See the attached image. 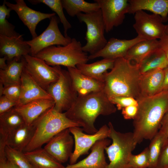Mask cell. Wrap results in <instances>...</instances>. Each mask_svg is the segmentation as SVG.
<instances>
[{"mask_svg":"<svg viewBox=\"0 0 168 168\" xmlns=\"http://www.w3.org/2000/svg\"><path fill=\"white\" fill-rule=\"evenodd\" d=\"M35 128L32 124L24 123L12 132L7 137L6 145L23 152L29 144L34 134Z\"/></svg>","mask_w":168,"mask_h":168,"instance_id":"cb8c5ba5","label":"cell"},{"mask_svg":"<svg viewBox=\"0 0 168 168\" xmlns=\"http://www.w3.org/2000/svg\"><path fill=\"white\" fill-rule=\"evenodd\" d=\"M7 6L17 14L20 19L28 28L32 39L37 36L36 29L37 24L46 19H50L55 16V13H46L36 11L28 7L23 0H15L13 4L5 1Z\"/></svg>","mask_w":168,"mask_h":168,"instance_id":"9a60e30c","label":"cell"},{"mask_svg":"<svg viewBox=\"0 0 168 168\" xmlns=\"http://www.w3.org/2000/svg\"><path fill=\"white\" fill-rule=\"evenodd\" d=\"M5 86L3 84L0 82V97L3 95Z\"/></svg>","mask_w":168,"mask_h":168,"instance_id":"c3c4849f","label":"cell"},{"mask_svg":"<svg viewBox=\"0 0 168 168\" xmlns=\"http://www.w3.org/2000/svg\"><path fill=\"white\" fill-rule=\"evenodd\" d=\"M164 78L161 92L162 91H168V67L164 69Z\"/></svg>","mask_w":168,"mask_h":168,"instance_id":"ee69618b","label":"cell"},{"mask_svg":"<svg viewBox=\"0 0 168 168\" xmlns=\"http://www.w3.org/2000/svg\"><path fill=\"white\" fill-rule=\"evenodd\" d=\"M0 168H20L6 157L0 158Z\"/></svg>","mask_w":168,"mask_h":168,"instance_id":"7bdbcfd3","label":"cell"},{"mask_svg":"<svg viewBox=\"0 0 168 168\" xmlns=\"http://www.w3.org/2000/svg\"><path fill=\"white\" fill-rule=\"evenodd\" d=\"M160 128L162 129L164 131L166 137V142H168V125L165 127H161Z\"/></svg>","mask_w":168,"mask_h":168,"instance_id":"7dc6e473","label":"cell"},{"mask_svg":"<svg viewBox=\"0 0 168 168\" xmlns=\"http://www.w3.org/2000/svg\"><path fill=\"white\" fill-rule=\"evenodd\" d=\"M20 85V96L16 106L23 105L38 99L54 100L46 90L32 79L24 68L21 75Z\"/></svg>","mask_w":168,"mask_h":168,"instance_id":"d6986e66","label":"cell"},{"mask_svg":"<svg viewBox=\"0 0 168 168\" xmlns=\"http://www.w3.org/2000/svg\"><path fill=\"white\" fill-rule=\"evenodd\" d=\"M28 2L33 4L43 3L47 6L58 16L60 21L62 24L64 28V36H68V30L72 27V26L68 21L63 12V7L61 0H29Z\"/></svg>","mask_w":168,"mask_h":168,"instance_id":"d6a6232c","label":"cell"},{"mask_svg":"<svg viewBox=\"0 0 168 168\" xmlns=\"http://www.w3.org/2000/svg\"><path fill=\"white\" fill-rule=\"evenodd\" d=\"M74 141V149L69 158L70 165L77 162L78 158L88 152L97 141L109 137L110 130L108 126L103 125L97 132L92 134H86L82 128L75 126L69 128Z\"/></svg>","mask_w":168,"mask_h":168,"instance_id":"7c38bea8","label":"cell"},{"mask_svg":"<svg viewBox=\"0 0 168 168\" xmlns=\"http://www.w3.org/2000/svg\"><path fill=\"white\" fill-rule=\"evenodd\" d=\"M159 40L160 48L165 53L168 63V34H165Z\"/></svg>","mask_w":168,"mask_h":168,"instance_id":"b9f144b4","label":"cell"},{"mask_svg":"<svg viewBox=\"0 0 168 168\" xmlns=\"http://www.w3.org/2000/svg\"><path fill=\"white\" fill-rule=\"evenodd\" d=\"M164 78V69H157L142 74L139 83L140 97L153 96L160 92Z\"/></svg>","mask_w":168,"mask_h":168,"instance_id":"7402d4cb","label":"cell"},{"mask_svg":"<svg viewBox=\"0 0 168 168\" xmlns=\"http://www.w3.org/2000/svg\"><path fill=\"white\" fill-rule=\"evenodd\" d=\"M108 126L110 130L109 138L112 139V143L105 149L110 161L106 168H133L129 165V157L137 144L133 133L118 131L111 122Z\"/></svg>","mask_w":168,"mask_h":168,"instance_id":"8992f818","label":"cell"},{"mask_svg":"<svg viewBox=\"0 0 168 168\" xmlns=\"http://www.w3.org/2000/svg\"><path fill=\"white\" fill-rule=\"evenodd\" d=\"M117 108L103 91L78 96L75 102L64 113L66 117L78 124L88 134L98 130L94 123L100 115L107 116L115 113Z\"/></svg>","mask_w":168,"mask_h":168,"instance_id":"7a4b0ae2","label":"cell"},{"mask_svg":"<svg viewBox=\"0 0 168 168\" xmlns=\"http://www.w3.org/2000/svg\"><path fill=\"white\" fill-rule=\"evenodd\" d=\"M156 168H168V142L162 147Z\"/></svg>","mask_w":168,"mask_h":168,"instance_id":"f35d334b","label":"cell"},{"mask_svg":"<svg viewBox=\"0 0 168 168\" xmlns=\"http://www.w3.org/2000/svg\"><path fill=\"white\" fill-rule=\"evenodd\" d=\"M34 168H63L61 163L57 161L41 147L24 152Z\"/></svg>","mask_w":168,"mask_h":168,"instance_id":"f1b7e54d","label":"cell"},{"mask_svg":"<svg viewBox=\"0 0 168 168\" xmlns=\"http://www.w3.org/2000/svg\"><path fill=\"white\" fill-rule=\"evenodd\" d=\"M145 40L137 36L130 40L110 38L101 49L88 56V58L93 59L99 57L103 58L116 59L124 58L130 49L135 44Z\"/></svg>","mask_w":168,"mask_h":168,"instance_id":"2e32d148","label":"cell"},{"mask_svg":"<svg viewBox=\"0 0 168 168\" xmlns=\"http://www.w3.org/2000/svg\"><path fill=\"white\" fill-rule=\"evenodd\" d=\"M25 69L32 79L46 91L59 77L60 66L51 67L43 60L30 54L24 57Z\"/></svg>","mask_w":168,"mask_h":168,"instance_id":"9c48e42d","label":"cell"},{"mask_svg":"<svg viewBox=\"0 0 168 168\" xmlns=\"http://www.w3.org/2000/svg\"><path fill=\"white\" fill-rule=\"evenodd\" d=\"M110 142L107 138L97 141L91 148V152L87 157L63 168H106L108 163L106 161L104 151Z\"/></svg>","mask_w":168,"mask_h":168,"instance_id":"ac0fdd59","label":"cell"},{"mask_svg":"<svg viewBox=\"0 0 168 168\" xmlns=\"http://www.w3.org/2000/svg\"><path fill=\"white\" fill-rule=\"evenodd\" d=\"M58 23L57 17L56 16H53L47 27L41 34L31 40L25 41L30 48V55L35 56L42 50L52 46H65L71 42L72 39L61 33Z\"/></svg>","mask_w":168,"mask_h":168,"instance_id":"30bf717a","label":"cell"},{"mask_svg":"<svg viewBox=\"0 0 168 168\" xmlns=\"http://www.w3.org/2000/svg\"><path fill=\"white\" fill-rule=\"evenodd\" d=\"M151 140L148 147L149 156L148 168H156L161 151L166 141L164 131L160 128Z\"/></svg>","mask_w":168,"mask_h":168,"instance_id":"1f68e13d","label":"cell"},{"mask_svg":"<svg viewBox=\"0 0 168 168\" xmlns=\"http://www.w3.org/2000/svg\"><path fill=\"white\" fill-rule=\"evenodd\" d=\"M17 102L13 101L4 95L0 97V114H3L17 105Z\"/></svg>","mask_w":168,"mask_h":168,"instance_id":"ab89813d","label":"cell"},{"mask_svg":"<svg viewBox=\"0 0 168 168\" xmlns=\"http://www.w3.org/2000/svg\"><path fill=\"white\" fill-rule=\"evenodd\" d=\"M55 104L53 99H40L16 106L14 108L22 116L25 123L30 125L44 112L54 107Z\"/></svg>","mask_w":168,"mask_h":168,"instance_id":"44dd1931","label":"cell"},{"mask_svg":"<svg viewBox=\"0 0 168 168\" xmlns=\"http://www.w3.org/2000/svg\"><path fill=\"white\" fill-rule=\"evenodd\" d=\"M12 10L6 5L5 1L0 6V35L8 37L18 36L20 35L14 30L15 26L7 20L10 16Z\"/></svg>","mask_w":168,"mask_h":168,"instance_id":"836d02e7","label":"cell"},{"mask_svg":"<svg viewBox=\"0 0 168 168\" xmlns=\"http://www.w3.org/2000/svg\"><path fill=\"white\" fill-rule=\"evenodd\" d=\"M82 47L79 41L73 38L66 45L50 46L35 56L43 60L49 66L76 68L77 64L86 63L89 60L87 53L83 51Z\"/></svg>","mask_w":168,"mask_h":168,"instance_id":"5b68a950","label":"cell"},{"mask_svg":"<svg viewBox=\"0 0 168 168\" xmlns=\"http://www.w3.org/2000/svg\"><path fill=\"white\" fill-rule=\"evenodd\" d=\"M54 107L44 112L32 123L35 128L34 134L24 152L41 148L64 129L75 126L80 127L78 124L68 118L64 113L55 110Z\"/></svg>","mask_w":168,"mask_h":168,"instance_id":"277c9868","label":"cell"},{"mask_svg":"<svg viewBox=\"0 0 168 168\" xmlns=\"http://www.w3.org/2000/svg\"><path fill=\"white\" fill-rule=\"evenodd\" d=\"M137 100L138 111L133 119V133L138 144L145 139L151 140L160 128L161 121L168 112V91Z\"/></svg>","mask_w":168,"mask_h":168,"instance_id":"6da1fadb","label":"cell"},{"mask_svg":"<svg viewBox=\"0 0 168 168\" xmlns=\"http://www.w3.org/2000/svg\"><path fill=\"white\" fill-rule=\"evenodd\" d=\"M59 77L56 82L51 84L46 90L55 101L54 109L63 113L67 111L73 104L78 96L68 71L59 70Z\"/></svg>","mask_w":168,"mask_h":168,"instance_id":"ba28073f","label":"cell"},{"mask_svg":"<svg viewBox=\"0 0 168 168\" xmlns=\"http://www.w3.org/2000/svg\"><path fill=\"white\" fill-rule=\"evenodd\" d=\"M158 48L160 46L158 40H144L134 45L124 58L138 65L148 54Z\"/></svg>","mask_w":168,"mask_h":168,"instance_id":"83f0119b","label":"cell"},{"mask_svg":"<svg viewBox=\"0 0 168 168\" xmlns=\"http://www.w3.org/2000/svg\"><path fill=\"white\" fill-rule=\"evenodd\" d=\"M128 13L147 10L160 16L164 22L168 19V0H129Z\"/></svg>","mask_w":168,"mask_h":168,"instance_id":"603a6c76","label":"cell"},{"mask_svg":"<svg viewBox=\"0 0 168 168\" xmlns=\"http://www.w3.org/2000/svg\"><path fill=\"white\" fill-rule=\"evenodd\" d=\"M115 59L103 58L94 63L80 64L76 68L83 74L103 82L104 74L113 67Z\"/></svg>","mask_w":168,"mask_h":168,"instance_id":"d4e9b609","label":"cell"},{"mask_svg":"<svg viewBox=\"0 0 168 168\" xmlns=\"http://www.w3.org/2000/svg\"><path fill=\"white\" fill-rule=\"evenodd\" d=\"M141 74L157 69H164L168 67L166 54L160 48L153 51L138 65Z\"/></svg>","mask_w":168,"mask_h":168,"instance_id":"f546056e","label":"cell"},{"mask_svg":"<svg viewBox=\"0 0 168 168\" xmlns=\"http://www.w3.org/2000/svg\"><path fill=\"white\" fill-rule=\"evenodd\" d=\"M77 16L87 27L85 37L86 42L82 46L83 51L92 54L102 49L107 41L104 35L105 27L100 9L90 13H81Z\"/></svg>","mask_w":168,"mask_h":168,"instance_id":"52a82bcc","label":"cell"},{"mask_svg":"<svg viewBox=\"0 0 168 168\" xmlns=\"http://www.w3.org/2000/svg\"><path fill=\"white\" fill-rule=\"evenodd\" d=\"M25 123L21 115L14 107L0 114V139L6 142L8 136Z\"/></svg>","mask_w":168,"mask_h":168,"instance_id":"4316f807","label":"cell"},{"mask_svg":"<svg viewBox=\"0 0 168 168\" xmlns=\"http://www.w3.org/2000/svg\"><path fill=\"white\" fill-rule=\"evenodd\" d=\"M149 160V150L147 147L138 155L132 154L129 157V164L133 168H148Z\"/></svg>","mask_w":168,"mask_h":168,"instance_id":"d590c367","label":"cell"},{"mask_svg":"<svg viewBox=\"0 0 168 168\" xmlns=\"http://www.w3.org/2000/svg\"><path fill=\"white\" fill-rule=\"evenodd\" d=\"M141 74L138 65L124 58L115 60L113 68L104 74L103 91L109 98L115 96L140 98Z\"/></svg>","mask_w":168,"mask_h":168,"instance_id":"3957f363","label":"cell"},{"mask_svg":"<svg viewBox=\"0 0 168 168\" xmlns=\"http://www.w3.org/2000/svg\"><path fill=\"white\" fill-rule=\"evenodd\" d=\"M99 5L105 25V31L108 33L114 27L123 23L125 14L128 13L127 0H95Z\"/></svg>","mask_w":168,"mask_h":168,"instance_id":"4fadbf2b","label":"cell"},{"mask_svg":"<svg viewBox=\"0 0 168 168\" xmlns=\"http://www.w3.org/2000/svg\"><path fill=\"white\" fill-rule=\"evenodd\" d=\"M67 68L72 85L78 96L103 91V82L83 74L76 67Z\"/></svg>","mask_w":168,"mask_h":168,"instance_id":"ffe728a7","label":"cell"},{"mask_svg":"<svg viewBox=\"0 0 168 168\" xmlns=\"http://www.w3.org/2000/svg\"><path fill=\"white\" fill-rule=\"evenodd\" d=\"M71 134L69 128L64 129L54 136L44 148L60 163L66 162L73 152L74 141Z\"/></svg>","mask_w":168,"mask_h":168,"instance_id":"5bb4252c","label":"cell"},{"mask_svg":"<svg viewBox=\"0 0 168 168\" xmlns=\"http://www.w3.org/2000/svg\"><path fill=\"white\" fill-rule=\"evenodd\" d=\"M63 8L71 17L77 16L81 13H90L100 9L96 2L90 3L84 0H62Z\"/></svg>","mask_w":168,"mask_h":168,"instance_id":"4dcf8cb0","label":"cell"},{"mask_svg":"<svg viewBox=\"0 0 168 168\" xmlns=\"http://www.w3.org/2000/svg\"><path fill=\"white\" fill-rule=\"evenodd\" d=\"M24 57L20 60L16 59L9 61L7 67L0 69V82L4 86L13 84H20L21 77L25 67Z\"/></svg>","mask_w":168,"mask_h":168,"instance_id":"484cf974","label":"cell"},{"mask_svg":"<svg viewBox=\"0 0 168 168\" xmlns=\"http://www.w3.org/2000/svg\"><path fill=\"white\" fill-rule=\"evenodd\" d=\"M133 26L137 36L147 40L160 39L166 34V25L162 17L154 14H149L144 11L134 14Z\"/></svg>","mask_w":168,"mask_h":168,"instance_id":"8fae6325","label":"cell"},{"mask_svg":"<svg viewBox=\"0 0 168 168\" xmlns=\"http://www.w3.org/2000/svg\"><path fill=\"white\" fill-rule=\"evenodd\" d=\"M167 125H168V112L164 116L161 122V127H165Z\"/></svg>","mask_w":168,"mask_h":168,"instance_id":"bcb514c9","label":"cell"},{"mask_svg":"<svg viewBox=\"0 0 168 168\" xmlns=\"http://www.w3.org/2000/svg\"><path fill=\"white\" fill-rule=\"evenodd\" d=\"M21 91L20 84L11 85L5 86L3 95L18 103L20 96Z\"/></svg>","mask_w":168,"mask_h":168,"instance_id":"74e56055","label":"cell"},{"mask_svg":"<svg viewBox=\"0 0 168 168\" xmlns=\"http://www.w3.org/2000/svg\"><path fill=\"white\" fill-rule=\"evenodd\" d=\"M166 34H168V23L166 25Z\"/></svg>","mask_w":168,"mask_h":168,"instance_id":"681fc988","label":"cell"},{"mask_svg":"<svg viewBox=\"0 0 168 168\" xmlns=\"http://www.w3.org/2000/svg\"><path fill=\"white\" fill-rule=\"evenodd\" d=\"M111 102L116 106L117 109L122 110L128 106H138V100L134 98L128 96H119L113 97L109 98Z\"/></svg>","mask_w":168,"mask_h":168,"instance_id":"8d00e7d4","label":"cell"},{"mask_svg":"<svg viewBox=\"0 0 168 168\" xmlns=\"http://www.w3.org/2000/svg\"><path fill=\"white\" fill-rule=\"evenodd\" d=\"M6 158L20 168H34L23 152L6 145L5 149Z\"/></svg>","mask_w":168,"mask_h":168,"instance_id":"e575fe53","label":"cell"},{"mask_svg":"<svg viewBox=\"0 0 168 168\" xmlns=\"http://www.w3.org/2000/svg\"><path fill=\"white\" fill-rule=\"evenodd\" d=\"M138 111V106L130 105L122 110V114L125 119H133L136 116Z\"/></svg>","mask_w":168,"mask_h":168,"instance_id":"60d3db41","label":"cell"},{"mask_svg":"<svg viewBox=\"0 0 168 168\" xmlns=\"http://www.w3.org/2000/svg\"><path fill=\"white\" fill-rule=\"evenodd\" d=\"M7 60V58L5 57L0 58V69H4L7 67V64L6 63V61Z\"/></svg>","mask_w":168,"mask_h":168,"instance_id":"f6af8a7d","label":"cell"},{"mask_svg":"<svg viewBox=\"0 0 168 168\" xmlns=\"http://www.w3.org/2000/svg\"><path fill=\"white\" fill-rule=\"evenodd\" d=\"M22 36L8 37L0 35L1 56L6 57L9 61L14 59L20 60L30 54V48Z\"/></svg>","mask_w":168,"mask_h":168,"instance_id":"e0dca14e","label":"cell"}]
</instances>
